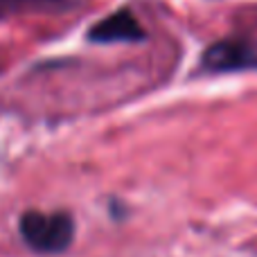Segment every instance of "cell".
Wrapping results in <instances>:
<instances>
[{
  "label": "cell",
  "mask_w": 257,
  "mask_h": 257,
  "mask_svg": "<svg viewBox=\"0 0 257 257\" xmlns=\"http://www.w3.org/2000/svg\"><path fill=\"white\" fill-rule=\"evenodd\" d=\"M88 36L90 41H97V43H122V41H142L145 30L140 27L133 14L122 9V12H115L108 18L99 21Z\"/></svg>",
  "instance_id": "cell-3"
},
{
  "label": "cell",
  "mask_w": 257,
  "mask_h": 257,
  "mask_svg": "<svg viewBox=\"0 0 257 257\" xmlns=\"http://www.w3.org/2000/svg\"><path fill=\"white\" fill-rule=\"evenodd\" d=\"M61 0H0V16H12L21 12H34V9L54 7Z\"/></svg>",
  "instance_id": "cell-4"
},
{
  "label": "cell",
  "mask_w": 257,
  "mask_h": 257,
  "mask_svg": "<svg viewBox=\"0 0 257 257\" xmlns=\"http://www.w3.org/2000/svg\"><path fill=\"white\" fill-rule=\"evenodd\" d=\"M21 237L32 250L43 255L63 253L72 244L75 221L68 212H39L30 210L21 217Z\"/></svg>",
  "instance_id": "cell-1"
},
{
  "label": "cell",
  "mask_w": 257,
  "mask_h": 257,
  "mask_svg": "<svg viewBox=\"0 0 257 257\" xmlns=\"http://www.w3.org/2000/svg\"><path fill=\"white\" fill-rule=\"evenodd\" d=\"M203 66L212 72L257 70V41L226 39L203 52Z\"/></svg>",
  "instance_id": "cell-2"
}]
</instances>
